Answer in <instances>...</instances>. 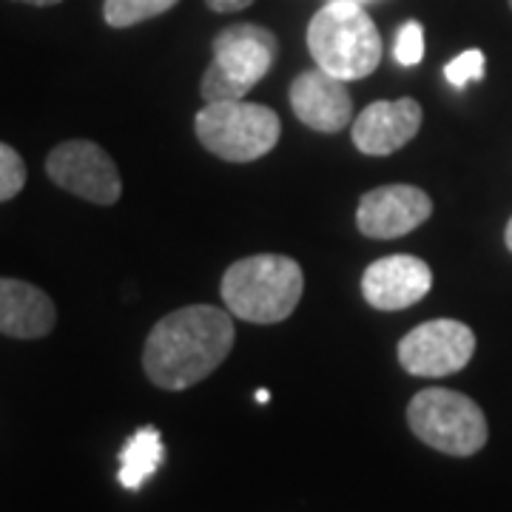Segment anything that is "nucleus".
<instances>
[{"label":"nucleus","instance_id":"9d476101","mask_svg":"<svg viewBox=\"0 0 512 512\" xmlns=\"http://www.w3.org/2000/svg\"><path fill=\"white\" fill-rule=\"evenodd\" d=\"M433 288L430 265L410 254H393L367 265L362 293L376 311H404L421 302Z\"/></svg>","mask_w":512,"mask_h":512},{"label":"nucleus","instance_id":"0eeeda50","mask_svg":"<svg viewBox=\"0 0 512 512\" xmlns=\"http://www.w3.org/2000/svg\"><path fill=\"white\" fill-rule=\"evenodd\" d=\"M46 174L63 191L94 205H114L123 197L117 165L92 140H69L52 148L46 157Z\"/></svg>","mask_w":512,"mask_h":512},{"label":"nucleus","instance_id":"39448f33","mask_svg":"<svg viewBox=\"0 0 512 512\" xmlns=\"http://www.w3.org/2000/svg\"><path fill=\"white\" fill-rule=\"evenodd\" d=\"M276 60V35L259 23H234L214 37V60L202 74L205 103L242 100L271 72Z\"/></svg>","mask_w":512,"mask_h":512},{"label":"nucleus","instance_id":"a211bd4d","mask_svg":"<svg viewBox=\"0 0 512 512\" xmlns=\"http://www.w3.org/2000/svg\"><path fill=\"white\" fill-rule=\"evenodd\" d=\"M393 57L399 66H419L424 57V29L419 20H407L399 35H396V46H393Z\"/></svg>","mask_w":512,"mask_h":512},{"label":"nucleus","instance_id":"dca6fc26","mask_svg":"<svg viewBox=\"0 0 512 512\" xmlns=\"http://www.w3.org/2000/svg\"><path fill=\"white\" fill-rule=\"evenodd\" d=\"M484 69H487V57L481 49H467L458 57H453L447 66H444V77L453 89H467L470 83H476L484 77Z\"/></svg>","mask_w":512,"mask_h":512},{"label":"nucleus","instance_id":"6ab92c4d","mask_svg":"<svg viewBox=\"0 0 512 512\" xmlns=\"http://www.w3.org/2000/svg\"><path fill=\"white\" fill-rule=\"evenodd\" d=\"M205 3H208V9H214V12H220V15H231V12L248 9L254 0H205Z\"/></svg>","mask_w":512,"mask_h":512},{"label":"nucleus","instance_id":"5701e85b","mask_svg":"<svg viewBox=\"0 0 512 512\" xmlns=\"http://www.w3.org/2000/svg\"><path fill=\"white\" fill-rule=\"evenodd\" d=\"M345 3H359V6H367V3H379V0H345Z\"/></svg>","mask_w":512,"mask_h":512},{"label":"nucleus","instance_id":"9b49d317","mask_svg":"<svg viewBox=\"0 0 512 512\" xmlns=\"http://www.w3.org/2000/svg\"><path fill=\"white\" fill-rule=\"evenodd\" d=\"M421 128V106L413 97L370 103L353 123L350 137L367 157H390L404 148Z\"/></svg>","mask_w":512,"mask_h":512},{"label":"nucleus","instance_id":"f3484780","mask_svg":"<svg viewBox=\"0 0 512 512\" xmlns=\"http://www.w3.org/2000/svg\"><path fill=\"white\" fill-rule=\"evenodd\" d=\"M26 185V163L18 151L0 143V202L18 197Z\"/></svg>","mask_w":512,"mask_h":512},{"label":"nucleus","instance_id":"f03ea898","mask_svg":"<svg viewBox=\"0 0 512 512\" xmlns=\"http://www.w3.org/2000/svg\"><path fill=\"white\" fill-rule=\"evenodd\" d=\"M305 291L299 262L282 254H256L234 262L222 276V302L237 319L276 325L288 319Z\"/></svg>","mask_w":512,"mask_h":512},{"label":"nucleus","instance_id":"4be33fe9","mask_svg":"<svg viewBox=\"0 0 512 512\" xmlns=\"http://www.w3.org/2000/svg\"><path fill=\"white\" fill-rule=\"evenodd\" d=\"M504 239H507V248L512 251V220L507 222V231H504Z\"/></svg>","mask_w":512,"mask_h":512},{"label":"nucleus","instance_id":"f257e3e1","mask_svg":"<svg viewBox=\"0 0 512 512\" xmlns=\"http://www.w3.org/2000/svg\"><path fill=\"white\" fill-rule=\"evenodd\" d=\"M237 330L231 313L214 305H191L163 316L146 339L143 370L163 390H185L208 379L228 359Z\"/></svg>","mask_w":512,"mask_h":512},{"label":"nucleus","instance_id":"7ed1b4c3","mask_svg":"<svg viewBox=\"0 0 512 512\" xmlns=\"http://www.w3.org/2000/svg\"><path fill=\"white\" fill-rule=\"evenodd\" d=\"M308 49L322 72L339 80H362L379 69L384 43L365 6L330 0L308 26Z\"/></svg>","mask_w":512,"mask_h":512},{"label":"nucleus","instance_id":"20e7f679","mask_svg":"<svg viewBox=\"0 0 512 512\" xmlns=\"http://www.w3.org/2000/svg\"><path fill=\"white\" fill-rule=\"evenodd\" d=\"M407 424L427 447L456 458L476 456L490 436L484 410L470 396L447 387L419 390L407 404Z\"/></svg>","mask_w":512,"mask_h":512},{"label":"nucleus","instance_id":"423d86ee","mask_svg":"<svg viewBox=\"0 0 512 512\" xmlns=\"http://www.w3.org/2000/svg\"><path fill=\"white\" fill-rule=\"evenodd\" d=\"M194 128L202 146L228 163H254L274 151L282 134L276 111L245 100L205 103Z\"/></svg>","mask_w":512,"mask_h":512},{"label":"nucleus","instance_id":"f8f14e48","mask_svg":"<svg viewBox=\"0 0 512 512\" xmlns=\"http://www.w3.org/2000/svg\"><path fill=\"white\" fill-rule=\"evenodd\" d=\"M291 109L305 126L322 134H336L353 123L348 83L322 72L319 66L302 72L291 83Z\"/></svg>","mask_w":512,"mask_h":512},{"label":"nucleus","instance_id":"b1692460","mask_svg":"<svg viewBox=\"0 0 512 512\" xmlns=\"http://www.w3.org/2000/svg\"><path fill=\"white\" fill-rule=\"evenodd\" d=\"M510 6H512V0H510Z\"/></svg>","mask_w":512,"mask_h":512},{"label":"nucleus","instance_id":"2eb2a0df","mask_svg":"<svg viewBox=\"0 0 512 512\" xmlns=\"http://www.w3.org/2000/svg\"><path fill=\"white\" fill-rule=\"evenodd\" d=\"M180 0H106L103 3V18L111 29H128L143 20L160 18L171 12Z\"/></svg>","mask_w":512,"mask_h":512},{"label":"nucleus","instance_id":"412c9836","mask_svg":"<svg viewBox=\"0 0 512 512\" xmlns=\"http://www.w3.org/2000/svg\"><path fill=\"white\" fill-rule=\"evenodd\" d=\"M268 399H271V396H268V390H256V402L268 404Z\"/></svg>","mask_w":512,"mask_h":512},{"label":"nucleus","instance_id":"6e6552de","mask_svg":"<svg viewBox=\"0 0 512 512\" xmlns=\"http://www.w3.org/2000/svg\"><path fill=\"white\" fill-rule=\"evenodd\" d=\"M476 333L456 319H433L413 328L399 342V365L410 376L439 379L470 365Z\"/></svg>","mask_w":512,"mask_h":512},{"label":"nucleus","instance_id":"1a4fd4ad","mask_svg":"<svg viewBox=\"0 0 512 512\" xmlns=\"http://www.w3.org/2000/svg\"><path fill=\"white\" fill-rule=\"evenodd\" d=\"M433 200L416 185H382L359 200L356 225L370 239H399L430 220Z\"/></svg>","mask_w":512,"mask_h":512},{"label":"nucleus","instance_id":"4468645a","mask_svg":"<svg viewBox=\"0 0 512 512\" xmlns=\"http://www.w3.org/2000/svg\"><path fill=\"white\" fill-rule=\"evenodd\" d=\"M165 461V444L157 427H140L131 439L126 441L120 453V484L126 490H140L148 478L154 476Z\"/></svg>","mask_w":512,"mask_h":512},{"label":"nucleus","instance_id":"aec40b11","mask_svg":"<svg viewBox=\"0 0 512 512\" xmlns=\"http://www.w3.org/2000/svg\"><path fill=\"white\" fill-rule=\"evenodd\" d=\"M18 3H29V6H57L63 0H18Z\"/></svg>","mask_w":512,"mask_h":512},{"label":"nucleus","instance_id":"ddd939ff","mask_svg":"<svg viewBox=\"0 0 512 512\" xmlns=\"http://www.w3.org/2000/svg\"><path fill=\"white\" fill-rule=\"evenodd\" d=\"M57 311L49 293L32 282L0 276V333L12 339H43L55 330Z\"/></svg>","mask_w":512,"mask_h":512}]
</instances>
